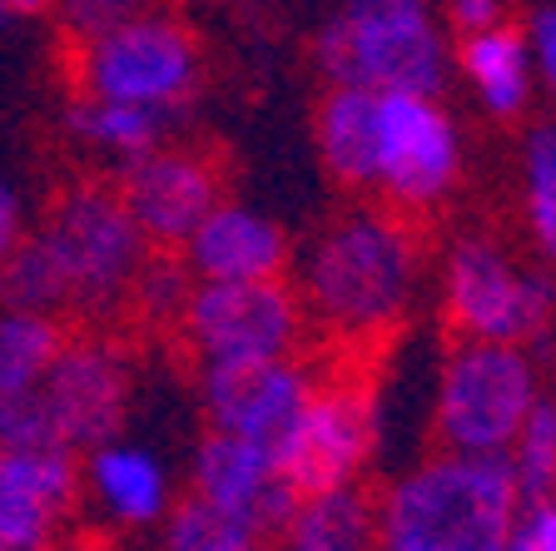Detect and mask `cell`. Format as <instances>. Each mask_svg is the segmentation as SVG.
<instances>
[{"label": "cell", "mask_w": 556, "mask_h": 551, "mask_svg": "<svg viewBox=\"0 0 556 551\" xmlns=\"http://www.w3.org/2000/svg\"><path fill=\"white\" fill-rule=\"evenodd\" d=\"M129 358L110 338H65L50 373L40 378V402H46L55 437L70 452H90L100 442L125 433L129 417Z\"/></svg>", "instance_id": "cell-10"}, {"label": "cell", "mask_w": 556, "mask_h": 551, "mask_svg": "<svg viewBox=\"0 0 556 551\" xmlns=\"http://www.w3.org/2000/svg\"><path fill=\"white\" fill-rule=\"evenodd\" d=\"M447 318L463 338L536 343L556 318V293L536 274L517 268L492 239H457L442 264Z\"/></svg>", "instance_id": "cell-8"}, {"label": "cell", "mask_w": 556, "mask_h": 551, "mask_svg": "<svg viewBox=\"0 0 556 551\" xmlns=\"http://www.w3.org/2000/svg\"><path fill=\"white\" fill-rule=\"evenodd\" d=\"M0 309H30V313H60L70 309L65 268L50 253L40 234H25L0 264Z\"/></svg>", "instance_id": "cell-24"}, {"label": "cell", "mask_w": 556, "mask_h": 551, "mask_svg": "<svg viewBox=\"0 0 556 551\" xmlns=\"http://www.w3.org/2000/svg\"><path fill=\"white\" fill-rule=\"evenodd\" d=\"M507 547L511 551H556V492L521 497Z\"/></svg>", "instance_id": "cell-29"}, {"label": "cell", "mask_w": 556, "mask_h": 551, "mask_svg": "<svg viewBox=\"0 0 556 551\" xmlns=\"http://www.w3.org/2000/svg\"><path fill=\"white\" fill-rule=\"evenodd\" d=\"M463 174V135L438 95H382L378 189L397 209H428L452 195Z\"/></svg>", "instance_id": "cell-9"}, {"label": "cell", "mask_w": 556, "mask_h": 551, "mask_svg": "<svg viewBox=\"0 0 556 551\" xmlns=\"http://www.w3.org/2000/svg\"><path fill=\"white\" fill-rule=\"evenodd\" d=\"M160 541L169 551H254L264 547L258 527L233 506H219L208 497L189 492L179 502H169L160 522Z\"/></svg>", "instance_id": "cell-23"}, {"label": "cell", "mask_w": 556, "mask_h": 551, "mask_svg": "<svg viewBox=\"0 0 556 551\" xmlns=\"http://www.w3.org/2000/svg\"><path fill=\"white\" fill-rule=\"evenodd\" d=\"M25 448H65L55 437L40 392H5L0 398V452H25Z\"/></svg>", "instance_id": "cell-28"}, {"label": "cell", "mask_w": 556, "mask_h": 551, "mask_svg": "<svg viewBox=\"0 0 556 551\" xmlns=\"http://www.w3.org/2000/svg\"><path fill=\"white\" fill-rule=\"evenodd\" d=\"M179 253L194 278H283L293 249L264 209L219 199L179 243Z\"/></svg>", "instance_id": "cell-16"}, {"label": "cell", "mask_w": 556, "mask_h": 551, "mask_svg": "<svg viewBox=\"0 0 556 551\" xmlns=\"http://www.w3.org/2000/svg\"><path fill=\"white\" fill-rule=\"evenodd\" d=\"M521 506L507 452H447L417 462L378 497L388 551H507Z\"/></svg>", "instance_id": "cell-1"}, {"label": "cell", "mask_w": 556, "mask_h": 551, "mask_svg": "<svg viewBox=\"0 0 556 551\" xmlns=\"http://www.w3.org/2000/svg\"><path fill=\"white\" fill-rule=\"evenodd\" d=\"M164 125H169L164 110L100 100V95H80V100L65 110L70 139L94 154H104V160H115V164H129V160H139V154H150L154 145H164Z\"/></svg>", "instance_id": "cell-21"}, {"label": "cell", "mask_w": 556, "mask_h": 551, "mask_svg": "<svg viewBox=\"0 0 556 551\" xmlns=\"http://www.w3.org/2000/svg\"><path fill=\"white\" fill-rule=\"evenodd\" d=\"M199 85L194 35L169 15H125L85 35L80 90L174 115Z\"/></svg>", "instance_id": "cell-6"}, {"label": "cell", "mask_w": 556, "mask_h": 551, "mask_svg": "<svg viewBox=\"0 0 556 551\" xmlns=\"http://www.w3.org/2000/svg\"><path fill=\"white\" fill-rule=\"evenodd\" d=\"M507 462L521 497L556 492V408L546 398H536V408L521 417L517 437L507 448Z\"/></svg>", "instance_id": "cell-26"}, {"label": "cell", "mask_w": 556, "mask_h": 551, "mask_svg": "<svg viewBox=\"0 0 556 551\" xmlns=\"http://www.w3.org/2000/svg\"><path fill=\"white\" fill-rule=\"evenodd\" d=\"M536 398L542 373L527 348L463 338L442 363L432 433L447 452H507Z\"/></svg>", "instance_id": "cell-4"}, {"label": "cell", "mask_w": 556, "mask_h": 551, "mask_svg": "<svg viewBox=\"0 0 556 551\" xmlns=\"http://www.w3.org/2000/svg\"><path fill=\"white\" fill-rule=\"evenodd\" d=\"M85 497L80 452H0V551H40L60 537Z\"/></svg>", "instance_id": "cell-15"}, {"label": "cell", "mask_w": 556, "mask_h": 551, "mask_svg": "<svg viewBox=\"0 0 556 551\" xmlns=\"http://www.w3.org/2000/svg\"><path fill=\"white\" fill-rule=\"evenodd\" d=\"M115 189L135 214L139 234L150 243H164V249H179L199 218L224 199V179L214 160H204L199 150H169V145H154L150 154L119 164Z\"/></svg>", "instance_id": "cell-13"}, {"label": "cell", "mask_w": 556, "mask_h": 551, "mask_svg": "<svg viewBox=\"0 0 556 551\" xmlns=\"http://www.w3.org/2000/svg\"><path fill=\"white\" fill-rule=\"evenodd\" d=\"M80 483L85 497L94 502V512L119 531L160 527L174 502L169 467L144 442H125V437H110V442L85 452Z\"/></svg>", "instance_id": "cell-17"}, {"label": "cell", "mask_w": 556, "mask_h": 551, "mask_svg": "<svg viewBox=\"0 0 556 551\" xmlns=\"http://www.w3.org/2000/svg\"><path fill=\"white\" fill-rule=\"evenodd\" d=\"M447 21L457 30H482V25H497L502 21V0H447Z\"/></svg>", "instance_id": "cell-33"}, {"label": "cell", "mask_w": 556, "mask_h": 551, "mask_svg": "<svg viewBox=\"0 0 556 551\" xmlns=\"http://www.w3.org/2000/svg\"><path fill=\"white\" fill-rule=\"evenodd\" d=\"M546 334H552V373H546V388H552V392H542V398L556 408V318H552V328H546Z\"/></svg>", "instance_id": "cell-35"}, {"label": "cell", "mask_w": 556, "mask_h": 551, "mask_svg": "<svg viewBox=\"0 0 556 551\" xmlns=\"http://www.w3.org/2000/svg\"><path fill=\"white\" fill-rule=\"evenodd\" d=\"M60 11L75 21V30H100V25H110V21H125V15H135L139 11V0H55Z\"/></svg>", "instance_id": "cell-31"}, {"label": "cell", "mask_w": 556, "mask_h": 551, "mask_svg": "<svg viewBox=\"0 0 556 551\" xmlns=\"http://www.w3.org/2000/svg\"><path fill=\"white\" fill-rule=\"evenodd\" d=\"M60 348H65V328L55 313L0 309V398L40 388Z\"/></svg>", "instance_id": "cell-22"}, {"label": "cell", "mask_w": 556, "mask_h": 551, "mask_svg": "<svg viewBox=\"0 0 556 551\" xmlns=\"http://www.w3.org/2000/svg\"><path fill=\"white\" fill-rule=\"evenodd\" d=\"M189 288H194V274H189L185 253H179V259L150 253L135 274V288H129V309L144 323H154V328H174L189 303Z\"/></svg>", "instance_id": "cell-27"}, {"label": "cell", "mask_w": 556, "mask_h": 551, "mask_svg": "<svg viewBox=\"0 0 556 551\" xmlns=\"http://www.w3.org/2000/svg\"><path fill=\"white\" fill-rule=\"evenodd\" d=\"M11 21H40V15L55 11V0H5Z\"/></svg>", "instance_id": "cell-34"}, {"label": "cell", "mask_w": 556, "mask_h": 551, "mask_svg": "<svg viewBox=\"0 0 556 551\" xmlns=\"http://www.w3.org/2000/svg\"><path fill=\"white\" fill-rule=\"evenodd\" d=\"M348 5H413V0H348Z\"/></svg>", "instance_id": "cell-36"}, {"label": "cell", "mask_w": 556, "mask_h": 551, "mask_svg": "<svg viewBox=\"0 0 556 551\" xmlns=\"http://www.w3.org/2000/svg\"><path fill=\"white\" fill-rule=\"evenodd\" d=\"M25 239V209L11 184H0V264L11 259V249Z\"/></svg>", "instance_id": "cell-32"}, {"label": "cell", "mask_w": 556, "mask_h": 551, "mask_svg": "<svg viewBox=\"0 0 556 551\" xmlns=\"http://www.w3.org/2000/svg\"><path fill=\"white\" fill-rule=\"evenodd\" d=\"M521 204L536 249L556 259V125L532 129L521 145Z\"/></svg>", "instance_id": "cell-25"}, {"label": "cell", "mask_w": 556, "mask_h": 551, "mask_svg": "<svg viewBox=\"0 0 556 551\" xmlns=\"http://www.w3.org/2000/svg\"><path fill=\"white\" fill-rule=\"evenodd\" d=\"M378 129L382 95L363 85H328L318 115H313V145L328 179L343 189H378Z\"/></svg>", "instance_id": "cell-18"}, {"label": "cell", "mask_w": 556, "mask_h": 551, "mask_svg": "<svg viewBox=\"0 0 556 551\" xmlns=\"http://www.w3.org/2000/svg\"><path fill=\"white\" fill-rule=\"evenodd\" d=\"M372 452V408L358 388H313L289 437L278 442V472L293 492L358 483Z\"/></svg>", "instance_id": "cell-12"}, {"label": "cell", "mask_w": 556, "mask_h": 551, "mask_svg": "<svg viewBox=\"0 0 556 551\" xmlns=\"http://www.w3.org/2000/svg\"><path fill=\"white\" fill-rule=\"evenodd\" d=\"M521 35H527V55H532L536 80H546L556 90V5H542Z\"/></svg>", "instance_id": "cell-30"}, {"label": "cell", "mask_w": 556, "mask_h": 551, "mask_svg": "<svg viewBox=\"0 0 556 551\" xmlns=\"http://www.w3.org/2000/svg\"><path fill=\"white\" fill-rule=\"evenodd\" d=\"M457 65H463L467 85L477 90L486 115L511 120L527 110L536 90V70L527 55V35L511 30V25H482V30L463 35V50H457Z\"/></svg>", "instance_id": "cell-19"}, {"label": "cell", "mask_w": 556, "mask_h": 551, "mask_svg": "<svg viewBox=\"0 0 556 551\" xmlns=\"http://www.w3.org/2000/svg\"><path fill=\"white\" fill-rule=\"evenodd\" d=\"M40 239L65 268L70 309L90 313V318H110L125 309L139 264L150 259V239L139 234L135 214L110 184H80L60 195Z\"/></svg>", "instance_id": "cell-5"}, {"label": "cell", "mask_w": 556, "mask_h": 551, "mask_svg": "<svg viewBox=\"0 0 556 551\" xmlns=\"http://www.w3.org/2000/svg\"><path fill=\"white\" fill-rule=\"evenodd\" d=\"M313 60L328 85H363L378 95H442L452 55L428 0L413 5H348L318 30Z\"/></svg>", "instance_id": "cell-3"}, {"label": "cell", "mask_w": 556, "mask_h": 551, "mask_svg": "<svg viewBox=\"0 0 556 551\" xmlns=\"http://www.w3.org/2000/svg\"><path fill=\"white\" fill-rule=\"evenodd\" d=\"M174 328L199 367L283 358L303 338V299L283 278H194Z\"/></svg>", "instance_id": "cell-7"}, {"label": "cell", "mask_w": 556, "mask_h": 551, "mask_svg": "<svg viewBox=\"0 0 556 551\" xmlns=\"http://www.w3.org/2000/svg\"><path fill=\"white\" fill-rule=\"evenodd\" d=\"M417 288V243L403 218L358 209L328 224L303 259V303L333 334H382L407 313Z\"/></svg>", "instance_id": "cell-2"}, {"label": "cell", "mask_w": 556, "mask_h": 551, "mask_svg": "<svg viewBox=\"0 0 556 551\" xmlns=\"http://www.w3.org/2000/svg\"><path fill=\"white\" fill-rule=\"evenodd\" d=\"M278 541H289V547H299V551H363V547H372V541H378V497H368L358 483L299 492L293 517Z\"/></svg>", "instance_id": "cell-20"}, {"label": "cell", "mask_w": 556, "mask_h": 551, "mask_svg": "<svg viewBox=\"0 0 556 551\" xmlns=\"http://www.w3.org/2000/svg\"><path fill=\"white\" fill-rule=\"evenodd\" d=\"M189 492L243 512L264 541L283 537V527L293 517V502H299L293 483L278 472L274 452L249 442V437L219 433V427H208L199 437L194 458H189Z\"/></svg>", "instance_id": "cell-14"}, {"label": "cell", "mask_w": 556, "mask_h": 551, "mask_svg": "<svg viewBox=\"0 0 556 551\" xmlns=\"http://www.w3.org/2000/svg\"><path fill=\"white\" fill-rule=\"evenodd\" d=\"M313 388H318V378L293 353L199 367V408H204L208 427L249 437L268 452H278V442L289 437L293 417L303 413Z\"/></svg>", "instance_id": "cell-11"}]
</instances>
